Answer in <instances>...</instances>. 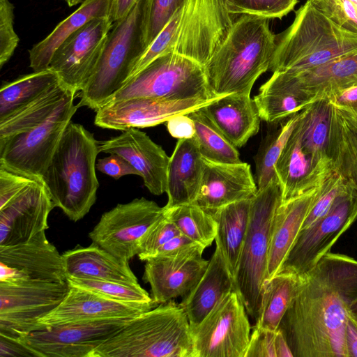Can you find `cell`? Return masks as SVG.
<instances>
[{
    "instance_id": "6da1fadb",
    "label": "cell",
    "mask_w": 357,
    "mask_h": 357,
    "mask_svg": "<svg viewBox=\"0 0 357 357\" xmlns=\"http://www.w3.org/2000/svg\"><path fill=\"white\" fill-rule=\"evenodd\" d=\"M278 330L294 357H347L345 327L349 303L335 289L308 275Z\"/></svg>"
},
{
    "instance_id": "7a4b0ae2",
    "label": "cell",
    "mask_w": 357,
    "mask_h": 357,
    "mask_svg": "<svg viewBox=\"0 0 357 357\" xmlns=\"http://www.w3.org/2000/svg\"><path fill=\"white\" fill-rule=\"evenodd\" d=\"M333 111L325 96L299 112L275 165L282 202L317 186L336 170L330 154Z\"/></svg>"
},
{
    "instance_id": "3957f363",
    "label": "cell",
    "mask_w": 357,
    "mask_h": 357,
    "mask_svg": "<svg viewBox=\"0 0 357 357\" xmlns=\"http://www.w3.org/2000/svg\"><path fill=\"white\" fill-rule=\"evenodd\" d=\"M276 43L277 36L270 29L269 19L241 15L203 66L212 94L250 93L257 78L269 70Z\"/></svg>"
},
{
    "instance_id": "277c9868",
    "label": "cell",
    "mask_w": 357,
    "mask_h": 357,
    "mask_svg": "<svg viewBox=\"0 0 357 357\" xmlns=\"http://www.w3.org/2000/svg\"><path fill=\"white\" fill-rule=\"evenodd\" d=\"M99 153L93 134L70 121L41 176L54 207L72 221L83 218L96 202Z\"/></svg>"
},
{
    "instance_id": "5b68a950",
    "label": "cell",
    "mask_w": 357,
    "mask_h": 357,
    "mask_svg": "<svg viewBox=\"0 0 357 357\" xmlns=\"http://www.w3.org/2000/svg\"><path fill=\"white\" fill-rule=\"evenodd\" d=\"M233 23L223 0H184L146 48L127 82L168 52L204 66L223 43Z\"/></svg>"
},
{
    "instance_id": "8992f818",
    "label": "cell",
    "mask_w": 357,
    "mask_h": 357,
    "mask_svg": "<svg viewBox=\"0 0 357 357\" xmlns=\"http://www.w3.org/2000/svg\"><path fill=\"white\" fill-rule=\"evenodd\" d=\"M91 357H195L190 324L173 300L128 319Z\"/></svg>"
},
{
    "instance_id": "52a82bcc",
    "label": "cell",
    "mask_w": 357,
    "mask_h": 357,
    "mask_svg": "<svg viewBox=\"0 0 357 357\" xmlns=\"http://www.w3.org/2000/svg\"><path fill=\"white\" fill-rule=\"evenodd\" d=\"M357 51V34L338 25L310 0L277 40L269 70L301 71Z\"/></svg>"
},
{
    "instance_id": "ba28073f",
    "label": "cell",
    "mask_w": 357,
    "mask_h": 357,
    "mask_svg": "<svg viewBox=\"0 0 357 357\" xmlns=\"http://www.w3.org/2000/svg\"><path fill=\"white\" fill-rule=\"evenodd\" d=\"M151 1L138 0L126 17L113 23L98 66L79 91L78 107L96 111L126 83L147 48Z\"/></svg>"
},
{
    "instance_id": "9c48e42d",
    "label": "cell",
    "mask_w": 357,
    "mask_h": 357,
    "mask_svg": "<svg viewBox=\"0 0 357 357\" xmlns=\"http://www.w3.org/2000/svg\"><path fill=\"white\" fill-rule=\"evenodd\" d=\"M281 203L282 190L278 178L257 190L251 199L249 224L234 278V291L255 322L259 319L261 291L267 277L273 220Z\"/></svg>"
},
{
    "instance_id": "30bf717a",
    "label": "cell",
    "mask_w": 357,
    "mask_h": 357,
    "mask_svg": "<svg viewBox=\"0 0 357 357\" xmlns=\"http://www.w3.org/2000/svg\"><path fill=\"white\" fill-rule=\"evenodd\" d=\"M214 97L203 66L187 57L168 52L155 58L129 79L107 103L135 98L182 100Z\"/></svg>"
},
{
    "instance_id": "8fae6325",
    "label": "cell",
    "mask_w": 357,
    "mask_h": 357,
    "mask_svg": "<svg viewBox=\"0 0 357 357\" xmlns=\"http://www.w3.org/2000/svg\"><path fill=\"white\" fill-rule=\"evenodd\" d=\"M76 92L70 91L55 109L33 128L0 139V164L41 178L78 105Z\"/></svg>"
},
{
    "instance_id": "7c38bea8",
    "label": "cell",
    "mask_w": 357,
    "mask_h": 357,
    "mask_svg": "<svg viewBox=\"0 0 357 357\" xmlns=\"http://www.w3.org/2000/svg\"><path fill=\"white\" fill-rule=\"evenodd\" d=\"M356 211L357 188L351 183L324 216L301 229L277 273L307 274L356 220Z\"/></svg>"
},
{
    "instance_id": "4fadbf2b",
    "label": "cell",
    "mask_w": 357,
    "mask_h": 357,
    "mask_svg": "<svg viewBox=\"0 0 357 357\" xmlns=\"http://www.w3.org/2000/svg\"><path fill=\"white\" fill-rule=\"evenodd\" d=\"M68 281L0 282V334L14 338L40 329L38 321L62 301Z\"/></svg>"
},
{
    "instance_id": "5bb4252c",
    "label": "cell",
    "mask_w": 357,
    "mask_h": 357,
    "mask_svg": "<svg viewBox=\"0 0 357 357\" xmlns=\"http://www.w3.org/2000/svg\"><path fill=\"white\" fill-rule=\"evenodd\" d=\"M236 291L227 294L197 326H190L195 357H245L251 326Z\"/></svg>"
},
{
    "instance_id": "9a60e30c",
    "label": "cell",
    "mask_w": 357,
    "mask_h": 357,
    "mask_svg": "<svg viewBox=\"0 0 357 357\" xmlns=\"http://www.w3.org/2000/svg\"><path fill=\"white\" fill-rule=\"evenodd\" d=\"M165 208L144 197L119 204L103 213L89 236L92 243L129 261L137 255L142 238Z\"/></svg>"
},
{
    "instance_id": "2e32d148",
    "label": "cell",
    "mask_w": 357,
    "mask_h": 357,
    "mask_svg": "<svg viewBox=\"0 0 357 357\" xmlns=\"http://www.w3.org/2000/svg\"><path fill=\"white\" fill-rule=\"evenodd\" d=\"M130 319L70 322L33 331L19 338L38 357H91Z\"/></svg>"
},
{
    "instance_id": "e0dca14e",
    "label": "cell",
    "mask_w": 357,
    "mask_h": 357,
    "mask_svg": "<svg viewBox=\"0 0 357 357\" xmlns=\"http://www.w3.org/2000/svg\"><path fill=\"white\" fill-rule=\"evenodd\" d=\"M112 26L109 16L92 19L55 51L49 68L65 86L76 93L83 89L98 66Z\"/></svg>"
},
{
    "instance_id": "ac0fdd59",
    "label": "cell",
    "mask_w": 357,
    "mask_h": 357,
    "mask_svg": "<svg viewBox=\"0 0 357 357\" xmlns=\"http://www.w3.org/2000/svg\"><path fill=\"white\" fill-rule=\"evenodd\" d=\"M65 282L62 255L43 231L29 240L0 246V282Z\"/></svg>"
},
{
    "instance_id": "d6986e66",
    "label": "cell",
    "mask_w": 357,
    "mask_h": 357,
    "mask_svg": "<svg viewBox=\"0 0 357 357\" xmlns=\"http://www.w3.org/2000/svg\"><path fill=\"white\" fill-rule=\"evenodd\" d=\"M220 97L182 100L135 98L109 102L96 111L94 123L102 128L122 131L152 127L167 122L173 116L205 107Z\"/></svg>"
},
{
    "instance_id": "ffe728a7",
    "label": "cell",
    "mask_w": 357,
    "mask_h": 357,
    "mask_svg": "<svg viewBox=\"0 0 357 357\" xmlns=\"http://www.w3.org/2000/svg\"><path fill=\"white\" fill-rule=\"evenodd\" d=\"M54 208L41 178H36L5 205L0 206V246L25 242L49 228Z\"/></svg>"
},
{
    "instance_id": "44dd1931",
    "label": "cell",
    "mask_w": 357,
    "mask_h": 357,
    "mask_svg": "<svg viewBox=\"0 0 357 357\" xmlns=\"http://www.w3.org/2000/svg\"><path fill=\"white\" fill-rule=\"evenodd\" d=\"M203 245L167 257L146 261L143 280L151 286V298L158 305L185 296L200 280L209 260L202 257Z\"/></svg>"
},
{
    "instance_id": "7402d4cb",
    "label": "cell",
    "mask_w": 357,
    "mask_h": 357,
    "mask_svg": "<svg viewBox=\"0 0 357 357\" xmlns=\"http://www.w3.org/2000/svg\"><path fill=\"white\" fill-rule=\"evenodd\" d=\"M99 150L126 160L153 195L166 192L170 157L145 132L135 128H128L116 137L99 142Z\"/></svg>"
},
{
    "instance_id": "603a6c76",
    "label": "cell",
    "mask_w": 357,
    "mask_h": 357,
    "mask_svg": "<svg viewBox=\"0 0 357 357\" xmlns=\"http://www.w3.org/2000/svg\"><path fill=\"white\" fill-rule=\"evenodd\" d=\"M70 285V284H69ZM155 303H126L70 286L59 305L38 321L40 329L70 322L108 319H131Z\"/></svg>"
},
{
    "instance_id": "cb8c5ba5",
    "label": "cell",
    "mask_w": 357,
    "mask_h": 357,
    "mask_svg": "<svg viewBox=\"0 0 357 357\" xmlns=\"http://www.w3.org/2000/svg\"><path fill=\"white\" fill-rule=\"evenodd\" d=\"M204 170L194 203L212 212L227 204L251 199L257 185L246 162L223 163L203 158Z\"/></svg>"
},
{
    "instance_id": "d4e9b609",
    "label": "cell",
    "mask_w": 357,
    "mask_h": 357,
    "mask_svg": "<svg viewBox=\"0 0 357 357\" xmlns=\"http://www.w3.org/2000/svg\"><path fill=\"white\" fill-rule=\"evenodd\" d=\"M326 178L304 193L282 202L278 207L271 227L266 280L280 270Z\"/></svg>"
},
{
    "instance_id": "484cf974",
    "label": "cell",
    "mask_w": 357,
    "mask_h": 357,
    "mask_svg": "<svg viewBox=\"0 0 357 357\" xmlns=\"http://www.w3.org/2000/svg\"><path fill=\"white\" fill-rule=\"evenodd\" d=\"M212 122L236 148L244 146L255 135L261 118L256 104L248 93H234L203 107Z\"/></svg>"
},
{
    "instance_id": "4316f807",
    "label": "cell",
    "mask_w": 357,
    "mask_h": 357,
    "mask_svg": "<svg viewBox=\"0 0 357 357\" xmlns=\"http://www.w3.org/2000/svg\"><path fill=\"white\" fill-rule=\"evenodd\" d=\"M234 290V278L218 247H215L203 275L179 303L190 326L200 324L215 305Z\"/></svg>"
},
{
    "instance_id": "83f0119b",
    "label": "cell",
    "mask_w": 357,
    "mask_h": 357,
    "mask_svg": "<svg viewBox=\"0 0 357 357\" xmlns=\"http://www.w3.org/2000/svg\"><path fill=\"white\" fill-rule=\"evenodd\" d=\"M280 72L313 102L335 91L357 86V51L310 69Z\"/></svg>"
},
{
    "instance_id": "f1b7e54d",
    "label": "cell",
    "mask_w": 357,
    "mask_h": 357,
    "mask_svg": "<svg viewBox=\"0 0 357 357\" xmlns=\"http://www.w3.org/2000/svg\"><path fill=\"white\" fill-rule=\"evenodd\" d=\"M204 170L203 157L193 137L178 140L169 158L166 208L194 203Z\"/></svg>"
},
{
    "instance_id": "f546056e",
    "label": "cell",
    "mask_w": 357,
    "mask_h": 357,
    "mask_svg": "<svg viewBox=\"0 0 357 357\" xmlns=\"http://www.w3.org/2000/svg\"><path fill=\"white\" fill-rule=\"evenodd\" d=\"M62 259L67 278L138 283L128 261L93 243L64 252Z\"/></svg>"
},
{
    "instance_id": "4dcf8cb0",
    "label": "cell",
    "mask_w": 357,
    "mask_h": 357,
    "mask_svg": "<svg viewBox=\"0 0 357 357\" xmlns=\"http://www.w3.org/2000/svg\"><path fill=\"white\" fill-rule=\"evenodd\" d=\"M111 0H86L61 22L43 40L29 50V66L33 71L49 68L58 47L73 33L92 19L109 16Z\"/></svg>"
},
{
    "instance_id": "1f68e13d",
    "label": "cell",
    "mask_w": 357,
    "mask_h": 357,
    "mask_svg": "<svg viewBox=\"0 0 357 357\" xmlns=\"http://www.w3.org/2000/svg\"><path fill=\"white\" fill-rule=\"evenodd\" d=\"M251 199L236 202L211 212L218 224L216 246L234 278L248 231Z\"/></svg>"
},
{
    "instance_id": "d6a6232c",
    "label": "cell",
    "mask_w": 357,
    "mask_h": 357,
    "mask_svg": "<svg viewBox=\"0 0 357 357\" xmlns=\"http://www.w3.org/2000/svg\"><path fill=\"white\" fill-rule=\"evenodd\" d=\"M253 100L261 119L271 123L297 114L312 102L289 82L282 72L273 73Z\"/></svg>"
},
{
    "instance_id": "836d02e7",
    "label": "cell",
    "mask_w": 357,
    "mask_h": 357,
    "mask_svg": "<svg viewBox=\"0 0 357 357\" xmlns=\"http://www.w3.org/2000/svg\"><path fill=\"white\" fill-rule=\"evenodd\" d=\"M330 154L335 169L357 188V117L334 105Z\"/></svg>"
},
{
    "instance_id": "e575fe53",
    "label": "cell",
    "mask_w": 357,
    "mask_h": 357,
    "mask_svg": "<svg viewBox=\"0 0 357 357\" xmlns=\"http://www.w3.org/2000/svg\"><path fill=\"white\" fill-rule=\"evenodd\" d=\"M301 284V277L293 273H278L266 280L262 287L259 316L255 326L277 331Z\"/></svg>"
},
{
    "instance_id": "d590c367",
    "label": "cell",
    "mask_w": 357,
    "mask_h": 357,
    "mask_svg": "<svg viewBox=\"0 0 357 357\" xmlns=\"http://www.w3.org/2000/svg\"><path fill=\"white\" fill-rule=\"evenodd\" d=\"M59 82L58 75L50 68L4 82L0 89V120L32 102Z\"/></svg>"
},
{
    "instance_id": "8d00e7d4",
    "label": "cell",
    "mask_w": 357,
    "mask_h": 357,
    "mask_svg": "<svg viewBox=\"0 0 357 357\" xmlns=\"http://www.w3.org/2000/svg\"><path fill=\"white\" fill-rule=\"evenodd\" d=\"M72 91L61 82L38 98L0 120V139L25 132L43 121Z\"/></svg>"
},
{
    "instance_id": "74e56055",
    "label": "cell",
    "mask_w": 357,
    "mask_h": 357,
    "mask_svg": "<svg viewBox=\"0 0 357 357\" xmlns=\"http://www.w3.org/2000/svg\"><path fill=\"white\" fill-rule=\"evenodd\" d=\"M307 274L336 289L349 304L357 299V261L352 257L329 252Z\"/></svg>"
},
{
    "instance_id": "f35d334b",
    "label": "cell",
    "mask_w": 357,
    "mask_h": 357,
    "mask_svg": "<svg viewBox=\"0 0 357 357\" xmlns=\"http://www.w3.org/2000/svg\"><path fill=\"white\" fill-rule=\"evenodd\" d=\"M203 107L187 113L195 123L194 137L202 157L217 162H242L237 148L231 144L212 122L203 110Z\"/></svg>"
},
{
    "instance_id": "ab89813d",
    "label": "cell",
    "mask_w": 357,
    "mask_h": 357,
    "mask_svg": "<svg viewBox=\"0 0 357 357\" xmlns=\"http://www.w3.org/2000/svg\"><path fill=\"white\" fill-rule=\"evenodd\" d=\"M165 208V215L191 240L211 246L215 238L218 224L213 214L195 203L181 204Z\"/></svg>"
},
{
    "instance_id": "60d3db41",
    "label": "cell",
    "mask_w": 357,
    "mask_h": 357,
    "mask_svg": "<svg viewBox=\"0 0 357 357\" xmlns=\"http://www.w3.org/2000/svg\"><path fill=\"white\" fill-rule=\"evenodd\" d=\"M299 113V112H298ZM298 113L279 121V126L268 131L255 157L257 190L264 188L278 178L275 165L298 120Z\"/></svg>"
},
{
    "instance_id": "b9f144b4",
    "label": "cell",
    "mask_w": 357,
    "mask_h": 357,
    "mask_svg": "<svg viewBox=\"0 0 357 357\" xmlns=\"http://www.w3.org/2000/svg\"><path fill=\"white\" fill-rule=\"evenodd\" d=\"M67 281L70 286L84 289L110 299L126 303H155L139 283L73 277H68Z\"/></svg>"
},
{
    "instance_id": "7bdbcfd3",
    "label": "cell",
    "mask_w": 357,
    "mask_h": 357,
    "mask_svg": "<svg viewBox=\"0 0 357 357\" xmlns=\"http://www.w3.org/2000/svg\"><path fill=\"white\" fill-rule=\"evenodd\" d=\"M298 0H227L231 15L245 14L281 19L294 10Z\"/></svg>"
},
{
    "instance_id": "ee69618b",
    "label": "cell",
    "mask_w": 357,
    "mask_h": 357,
    "mask_svg": "<svg viewBox=\"0 0 357 357\" xmlns=\"http://www.w3.org/2000/svg\"><path fill=\"white\" fill-rule=\"evenodd\" d=\"M352 182L337 170L325 181L322 190L307 215L301 229L312 226L329 211L335 199L344 192Z\"/></svg>"
},
{
    "instance_id": "f6af8a7d",
    "label": "cell",
    "mask_w": 357,
    "mask_h": 357,
    "mask_svg": "<svg viewBox=\"0 0 357 357\" xmlns=\"http://www.w3.org/2000/svg\"><path fill=\"white\" fill-rule=\"evenodd\" d=\"M180 234L181 233L176 226L165 216L164 213L142 238L138 258L146 261L158 248Z\"/></svg>"
},
{
    "instance_id": "bcb514c9",
    "label": "cell",
    "mask_w": 357,
    "mask_h": 357,
    "mask_svg": "<svg viewBox=\"0 0 357 357\" xmlns=\"http://www.w3.org/2000/svg\"><path fill=\"white\" fill-rule=\"evenodd\" d=\"M334 22L357 34V0H310Z\"/></svg>"
},
{
    "instance_id": "7dc6e473",
    "label": "cell",
    "mask_w": 357,
    "mask_h": 357,
    "mask_svg": "<svg viewBox=\"0 0 357 357\" xmlns=\"http://www.w3.org/2000/svg\"><path fill=\"white\" fill-rule=\"evenodd\" d=\"M14 6L9 0H0V68L13 56L19 43L14 31Z\"/></svg>"
},
{
    "instance_id": "c3c4849f",
    "label": "cell",
    "mask_w": 357,
    "mask_h": 357,
    "mask_svg": "<svg viewBox=\"0 0 357 357\" xmlns=\"http://www.w3.org/2000/svg\"><path fill=\"white\" fill-rule=\"evenodd\" d=\"M184 0H152L146 30L147 47L171 19Z\"/></svg>"
},
{
    "instance_id": "681fc988",
    "label": "cell",
    "mask_w": 357,
    "mask_h": 357,
    "mask_svg": "<svg viewBox=\"0 0 357 357\" xmlns=\"http://www.w3.org/2000/svg\"><path fill=\"white\" fill-rule=\"evenodd\" d=\"M277 331L254 326L245 357H276L275 339Z\"/></svg>"
},
{
    "instance_id": "f907efd6",
    "label": "cell",
    "mask_w": 357,
    "mask_h": 357,
    "mask_svg": "<svg viewBox=\"0 0 357 357\" xmlns=\"http://www.w3.org/2000/svg\"><path fill=\"white\" fill-rule=\"evenodd\" d=\"M96 168L102 173L115 179L126 175H137L138 172L123 157L115 153L98 160Z\"/></svg>"
},
{
    "instance_id": "816d5d0a",
    "label": "cell",
    "mask_w": 357,
    "mask_h": 357,
    "mask_svg": "<svg viewBox=\"0 0 357 357\" xmlns=\"http://www.w3.org/2000/svg\"><path fill=\"white\" fill-rule=\"evenodd\" d=\"M169 133L174 138L190 139L195 135V127L193 120L185 114L173 116L167 121Z\"/></svg>"
},
{
    "instance_id": "f5cc1de1",
    "label": "cell",
    "mask_w": 357,
    "mask_h": 357,
    "mask_svg": "<svg viewBox=\"0 0 357 357\" xmlns=\"http://www.w3.org/2000/svg\"><path fill=\"white\" fill-rule=\"evenodd\" d=\"M199 245H202L191 240L186 236L180 234L168 241L158 248L150 258L178 255L192 250Z\"/></svg>"
},
{
    "instance_id": "db71d44e",
    "label": "cell",
    "mask_w": 357,
    "mask_h": 357,
    "mask_svg": "<svg viewBox=\"0 0 357 357\" xmlns=\"http://www.w3.org/2000/svg\"><path fill=\"white\" fill-rule=\"evenodd\" d=\"M38 357L24 343L19 339L0 334V357Z\"/></svg>"
},
{
    "instance_id": "11a10c76",
    "label": "cell",
    "mask_w": 357,
    "mask_h": 357,
    "mask_svg": "<svg viewBox=\"0 0 357 357\" xmlns=\"http://www.w3.org/2000/svg\"><path fill=\"white\" fill-rule=\"evenodd\" d=\"M326 97L333 105L346 110L357 117V86L335 91Z\"/></svg>"
},
{
    "instance_id": "9f6ffc18",
    "label": "cell",
    "mask_w": 357,
    "mask_h": 357,
    "mask_svg": "<svg viewBox=\"0 0 357 357\" xmlns=\"http://www.w3.org/2000/svg\"><path fill=\"white\" fill-rule=\"evenodd\" d=\"M138 0H111L109 17L113 23L126 17Z\"/></svg>"
},
{
    "instance_id": "6f0895ef",
    "label": "cell",
    "mask_w": 357,
    "mask_h": 357,
    "mask_svg": "<svg viewBox=\"0 0 357 357\" xmlns=\"http://www.w3.org/2000/svg\"><path fill=\"white\" fill-rule=\"evenodd\" d=\"M345 345L347 357H357V326L349 314L345 327Z\"/></svg>"
},
{
    "instance_id": "680465c9",
    "label": "cell",
    "mask_w": 357,
    "mask_h": 357,
    "mask_svg": "<svg viewBox=\"0 0 357 357\" xmlns=\"http://www.w3.org/2000/svg\"><path fill=\"white\" fill-rule=\"evenodd\" d=\"M276 357H294L283 334L278 330L275 339Z\"/></svg>"
},
{
    "instance_id": "91938a15",
    "label": "cell",
    "mask_w": 357,
    "mask_h": 357,
    "mask_svg": "<svg viewBox=\"0 0 357 357\" xmlns=\"http://www.w3.org/2000/svg\"><path fill=\"white\" fill-rule=\"evenodd\" d=\"M349 316L357 326V299L351 303L348 307Z\"/></svg>"
},
{
    "instance_id": "94428289",
    "label": "cell",
    "mask_w": 357,
    "mask_h": 357,
    "mask_svg": "<svg viewBox=\"0 0 357 357\" xmlns=\"http://www.w3.org/2000/svg\"><path fill=\"white\" fill-rule=\"evenodd\" d=\"M86 0H65L69 7L76 6L79 3H82Z\"/></svg>"
},
{
    "instance_id": "6125c7cd",
    "label": "cell",
    "mask_w": 357,
    "mask_h": 357,
    "mask_svg": "<svg viewBox=\"0 0 357 357\" xmlns=\"http://www.w3.org/2000/svg\"><path fill=\"white\" fill-rule=\"evenodd\" d=\"M223 1H224L225 2V3H226V2H227V0H223Z\"/></svg>"
}]
</instances>
